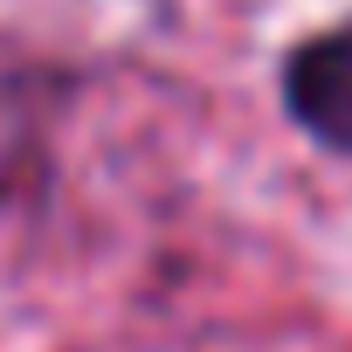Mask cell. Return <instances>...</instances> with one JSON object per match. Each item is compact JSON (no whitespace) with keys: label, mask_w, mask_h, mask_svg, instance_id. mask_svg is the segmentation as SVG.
Wrapping results in <instances>:
<instances>
[{"label":"cell","mask_w":352,"mask_h":352,"mask_svg":"<svg viewBox=\"0 0 352 352\" xmlns=\"http://www.w3.org/2000/svg\"><path fill=\"white\" fill-rule=\"evenodd\" d=\"M283 90H290V111H297V124L311 138L352 152V21L318 35V42H304L290 76H283Z\"/></svg>","instance_id":"1"}]
</instances>
